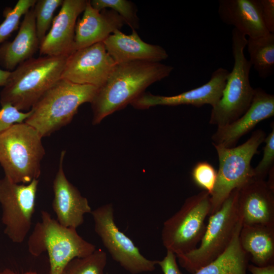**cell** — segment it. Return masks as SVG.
I'll return each mask as SVG.
<instances>
[{"label": "cell", "instance_id": "36", "mask_svg": "<svg viewBox=\"0 0 274 274\" xmlns=\"http://www.w3.org/2000/svg\"><path fill=\"white\" fill-rule=\"evenodd\" d=\"M0 274H38L37 272L33 271H28L22 273H17L9 269L6 268L0 271Z\"/></svg>", "mask_w": 274, "mask_h": 274}, {"label": "cell", "instance_id": "7", "mask_svg": "<svg viewBox=\"0 0 274 274\" xmlns=\"http://www.w3.org/2000/svg\"><path fill=\"white\" fill-rule=\"evenodd\" d=\"M238 189L233 190L221 208L210 216L199 246L177 256L181 266L193 274L220 256L230 244L242 220L238 206Z\"/></svg>", "mask_w": 274, "mask_h": 274}, {"label": "cell", "instance_id": "1", "mask_svg": "<svg viewBox=\"0 0 274 274\" xmlns=\"http://www.w3.org/2000/svg\"><path fill=\"white\" fill-rule=\"evenodd\" d=\"M172 66L160 62L136 61L117 64L91 102L92 124L131 104L152 84L168 77Z\"/></svg>", "mask_w": 274, "mask_h": 274}, {"label": "cell", "instance_id": "12", "mask_svg": "<svg viewBox=\"0 0 274 274\" xmlns=\"http://www.w3.org/2000/svg\"><path fill=\"white\" fill-rule=\"evenodd\" d=\"M117 64L103 42L77 50L70 55L60 79L98 88L106 82Z\"/></svg>", "mask_w": 274, "mask_h": 274}, {"label": "cell", "instance_id": "8", "mask_svg": "<svg viewBox=\"0 0 274 274\" xmlns=\"http://www.w3.org/2000/svg\"><path fill=\"white\" fill-rule=\"evenodd\" d=\"M266 134L258 129L244 143L232 148L213 145L217 153L219 168L213 191L211 195L210 215L216 212L231 192L239 189L254 179L251 163L264 142Z\"/></svg>", "mask_w": 274, "mask_h": 274}, {"label": "cell", "instance_id": "16", "mask_svg": "<svg viewBox=\"0 0 274 274\" xmlns=\"http://www.w3.org/2000/svg\"><path fill=\"white\" fill-rule=\"evenodd\" d=\"M274 115V95L261 88L254 90L253 98L247 111L234 121L217 127L211 139L213 145L226 148L235 146L238 140L256 125Z\"/></svg>", "mask_w": 274, "mask_h": 274}, {"label": "cell", "instance_id": "18", "mask_svg": "<svg viewBox=\"0 0 274 274\" xmlns=\"http://www.w3.org/2000/svg\"><path fill=\"white\" fill-rule=\"evenodd\" d=\"M103 43L116 64L136 61L160 62L168 57L162 47L144 42L134 29L130 35L116 30Z\"/></svg>", "mask_w": 274, "mask_h": 274}, {"label": "cell", "instance_id": "28", "mask_svg": "<svg viewBox=\"0 0 274 274\" xmlns=\"http://www.w3.org/2000/svg\"><path fill=\"white\" fill-rule=\"evenodd\" d=\"M62 2L63 0H38L33 7L40 45L52 24L54 12Z\"/></svg>", "mask_w": 274, "mask_h": 274}, {"label": "cell", "instance_id": "26", "mask_svg": "<svg viewBox=\"0 0 274 274\" xmlns=\"http://www.w3.org/2000/svg\"><path fill=\"white\" fill-rule=\"evenodd\" d=\"M91 6L95 9L101 11L109 8L117 13L125 23L132 30L139 28V19L137 15V8L131 1L128 0H90Z\"/></svg>", "mask_w": 274, "mask_h": 274}, {"label": "cell", "instance_id": "10", "mask_svg": "<svg viewBox=\"0 0 274 274\" xmlns=\"http://www.w3.org/2000/svg\"><path fill=\"white\" fill-rule=\"evenodd\" d=\"M113 205L108 203L91 211L94 230L112 258L131 274L151 272L158 260L144 257L133 241L122 232L114 220Z\"/></svg>", "mask_w": 274, "mask_h": 274}, {"label": "cell", "instance_id": "22", "mask_svg": "<svg viewBox=\"0 0 274 274\" xmlns=\"http://www.w3.org/2000/svg\"><path fill=\"white\" fill-rule=\"evenodd\" d=\"M239 239L253 264L264 266L274 264V227L243 224Z\"/></svg>", "mask_w": 274, "mask_h": 274}, {"label": "cell", "instance_id": "31", "mask_svg": "<svg viewBox=\"0 0 274 274\" xmlns=\"http://www.w3.org/2000/svg\"><path fill=\"white\" fill-rule=\"evenodd\" d=\"M30 114V110L22 112L10 104L2 106L0 109V133L16 123H22Z\"/></svg>", "mask_w": 274, "mask_h": 274}, {"label": "cell", "instance_id": "4", "mask_svg": "<svg viewBox=\"0 0 274 274\" xmlns=\"http://www.w3.org/2000/svg\"><path fill=\"white\" fill-rule=\"evenodd\" d=\"M42 139L35 128L24 122L0 133V164L5 177L23 184L38 179L45 154Z\"/></svg>", "mask_w": 274, "mask_h": 274}, {"label": "cell", "instance_id": "21", "mask_svg": "<svg viewBox=\"0 0 274 274\" xmlns=\"http://www.w3.org/2000/svg\"><path fill=\"white\" fill-rule=\"evenodd\" d=\"M39 46L36 19L32 7L24 15L14 40L0 46V64L7 71H12L20 64L32 58Z\"/></svg>", "mask_w": 274, "mask_h": 274}, {"label": "cell", "instance_id": "27", "mask_svg": "<svg viewBox=\"0 0 274 274\" xmlns=\"http://www.w3.org/2000/svg\"><path fill=\"white\" fill-rule=\"evenodd\" d=\"M36 0H19L13 8H6L4 11V21L0 24V44L18 28L21 17L36 3Z\"/></svg>", "mask_w": 274, "mask_h": 274}, {"label": "cell", "instance_id": "35", "mask_svg": "<svg viewBox=\"0 0 274 274\" xmlns=\"http://www.w3.org/2000/svg\"><path fill=\"white\" fill-rule=\"evenodd\" d=\"M11 72L0 68V86H4L10 75Z\"/></svg>", "mask_w": 274, "mask_h": 274}, {"label": "cell", "instance_id": "15", "mask_svg": "<svg viewBox=\"0 0 274 274\" xmlns=\"http://www.w3.org/2000/svg\"><path fill=\"white\" fill-rule=\"evenodd\" d=\"M65 151H61L58 170L53 182L52 208L57 221L66 227L77 229L84 222V216L92 210L87 199L66 178L63 169Z\"/></svg>", "mask_w": 274, "mask_h": 274}, {"label": "cell", "instance_id": "6", "mask_svg": "<svg viewBox=\"0 0 274 274\" xmlns=\"http://www.w3.org/2000/svg\"><path fill=\"white\" fill-rule=\"evenodd\" d=\"M247 39L233 28L231 31V49L234 63L229 72L221 98L212 107L209 123L217 127L228 124L242 116L252 102L255 89L251 86L249 75L252 65L244 54Z\"/></svg>", "mask_w": 274, "mask_h": 274}, {"label": "cell", "instance_id": "32", "mask_svg": "<svg viewBox=\"0 0 274 274\" xmlns=\"http://www.w3.org/2000/svg\"><path fill=\"white\" fill-rule=\"evenodd\" d=\"M260 2L264 24L269 33H274V1L260 0Z\"/></svg>", "mask_w": 274, "mask_h": 274}, {"label": "cell", "instance_id": "17", "mask_svg": "<svg viewBox=\"0 0 274 274\" xmlns=\"http://www.w3.org/2000/svg\"><path fill=\"white\" fill-rule=\"evenodd\" d=\"M243 224L274 227V190L263 180L253 179L238 190Z\"/></svg>", "mask_w": 274, "mask_h": 274}, {"label": "cell", "instance_id": "9", "mask_svg": "<svg viewBox=\"0 0 274 274\" xmlns=\"http://www.w3.org/2000/svg\"><path fill=\"white\" fill-rule=\"evenodd\" d=\"M211 208V195L206 191L186 198L163 223L161 236L166 251L178 256L195 249L205 232Z\"/></svg>", "mask_w": 274, "mask_h": 274}, {"label": "cell", "instance_id": "23", "mask_svg": "<svg viewBox=\"0 0 274 274\" xmlns=\"http://www.w3.org/2000/svg\"><path fill=\"white\" fill-rule=\"evenodd\" d=\"M239 223L230 244L216 259L193 274H247L250 256L241 246Z\"/></svg>", "mask_w": 274, "mask_h": 274}, {"label": "cell", "instance_id": "19", "mask_svg": "<svg viewBox=\"0 0 274 274\" xmlns=\"http://www.w3.org/2000/svg\"><path fill=\"white\" fill-rule=\"evenodd\" d=\"M122 18L115 11L94 9L87 1L82 18L76 23L74 51L103 42L110 35L121 30L125 24Z\"/></svg>", "mask_w": 274, "mask_h": 274}, {"label": "cell", "instance_id": "3", "mask_svg": "<svg viewBox=\"0 0 274 274\" xmlns=\"http://www.w3.org/2000/svg\"><path fill=\"white\" fill-rule=\"evenodd\" d=\"M98 89L60 79L33 106L24 122L42 138L49 136L69 124L81 105L91 103Z\"/></svg>", "mask_w": 274, "mask_h": 274}, {"label": "cell", "instance_id": "24", "mask_svg": "<svg viewBox=\"0 0 274 274\" xmlns=\"http://www.w3.org/2000/svg\"><path fill=\"white\" fill-rule=\"evenodd\" d=\"M249 61L259 76L266 79L274 72V33L247 39Z\"/></svg>", "mask_w": 274, "mask_h": 274}, {"label": "cell", "instance_id": "30", "mask_svg": "<svg viewBox=\"0 0 274 274\" xmlns=\"http://www.w3.org/2000/svg\"><path fill=\"white\" fill-rule=\"evenodd\" d=\"M263 156L257 165L253 168L254 179L265 180L274 163V127L264 141Z\"/></svg>", "mask_w": 274, "mask_h": 274}, {"label": "cell", "instance_id": "2", "mask_svg": "<svg viewBox=\"0 0 274 274\" xmlns=\"http://www.w3.org/2000/svg\"><path fill=\"white\" fill-rule=\"evenodd\" d=\"M68 56L31 58L11 71L0 94L1 106L18 110L31 109L42 96L60 79Z\"/></svg>", "mask_w": 274, "mask_h": 274}, {"label": "cell", "instance_id": "5", "mask_svg": "<svg viewBox=\"0 0 274 274\" xmlns=\"http://www.w3.org/2000/svg\"><path fill=\"white\" fill-rule=\"evenodd\" d=\"M41 220L36 224L28 237V250L35 257L47 252L49 274H61L71 260L86 256L96 250L93 244L78 233L77 229L61 225L46 211H41Z\"/></svg>", "mask_w": 274, "mask_h": 274}, {"label": "cell", "instance_id": "29", "mask_svg": "<svg viewBox=\"0 0 274 274\" xmlns=\"http://www.w3.org/2000/svg\"><path fill=\"white\" fill-rule=\"evenodd\" d=\"M217 171L207 161L198 162L193 167L191 177L196 186L211 195L216 182Z\"/></svg>", "mask_w": 274, "mask_h": 274}, {"label": "cell", "instance_id": "34", "mask_svg": "<svg viewBox=\"0 0 274 274\" xmlns=\"http://www.w3.org/2000/svg\"><path fill=\"white\" fill-rule=\"evenodd\" d=\"M248 269L252 274H274V264L264 266L249 264Z\"/></svg>", "mask_w": 274, "mask_h": 274}, {"label": "cell", "instance_id": "11", "mask_svg": "<svg viewBox=\"0 0 274 274\" xmlns=\"http://www.w3.org/2000/svg\"><path fill=\"white\" fill-rule=\"evenodd\" d=\"M38 184V179L23 184L14 183L5 177L0 179L4 232L14 243H23L29 232L35 211Z\"/></svg>", "mask_w": 274, "mask_h": 274}, {"label": "cell", "instance_id": "14", "mask_svg": "<svg viewBox=\"0 0 274 274\" xmlns=\"http://www.w3.org/2000/svg\"><path fill=\"white\" fill-rule=\"evenodd\" d=\"M87 0H63L51 28L39 46L40 55L68 56L74 52L77 19L84 12Z\"/></svg>", "mask_w": 274, "mask_h": 274}, {"label": "cell", "instance_id": "33", "mask_svg": "<svg viewBox=\"0 0 274 274\" xmlns=\"http://www.w3.org/2000/svg\"><path fill=\"white\" fill-rule=\"evenodd\" d=\"M157 265L160 267L163 274H182L177 262V256L174 253L167 251L162 260H158Z\"/></svg>", "mask_w": 274, "mask_h": 274}, {"label": "cell", "instance_id": "25", "mask_svg": "<svg viewBox=\"0 0 274 274\" xmlns=\"http://www.w3.org/2000/svg\"><path fill=\"white\" fill-rule=\"evenodd\" d=\"M107 260L106 253L102 249H96L86 256L71 260L61 274H104Z\"/></svg>", "mask_w": 274, "mask_h": 274}, {"label": "cell", "instance_id": "13", "mask_svg": "<svg viewBox=\"0 0 274 274\" xmlns=\"http://www.w3.org/2000/svg\"><path fill=\"white\" fill-rule=\"evenodd\" d=\"M229 72L226 68L219 67L212 73L209 81L199 87L173 96L144 92L130 105L139 110L148 109L156 106L182 105H192L198 108L210 105L213 107L221 97Z\"/></svg>", "mask_w": 274, "mask_h": 274}, {"label": "cell", "instance_id": "20", "mask_svg": "<svg viewBox=\"0 0 274 274\" xmlns=\"http://www.w3.org/2000/svg\"><path fill=\"white\" fill-rule=\"evenodd\" d=\"M218 14L223 23L234 26L249 38L269 33L262 20L260 0H219Z\"/></svg>", "mask_w": 274, "mask_h": 274}]
</instances>
